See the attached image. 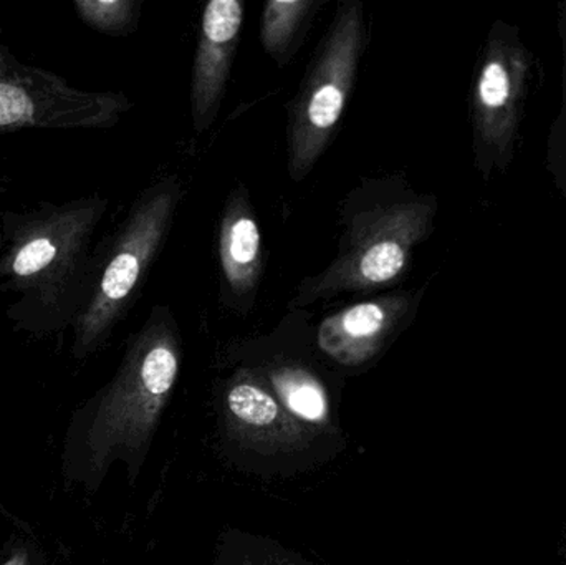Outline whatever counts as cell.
<instances>
[{"mask_svg":"<svg viewBox=\"0 0 566 565\" xmlns=\"http://www.w3.org/2000/svg\"><path fill=\"white\" fill-rule=\"evenodd\" d=\"M221 301L226 307L249 314L258 301L264 271L261 226L245 185L226 199L218 229Z\"/></svg>","mask_w":566,"mask_h":565,"instance_id":"cell-9","label":"cell"},{"mask_svg":"<svg viewBox=\"0 0 566 565\" xmlns=\"http://www.w3.org/2000/svg\"><path fill=\"white\" fill-rule=\"evenodd\" d=\"M412 308L411 292L375 295L323 318L316 328V344L336 364L358 367L395 341Z\"/></svg>","mask_w":566,"mask_h":565,"instance_id":"cell-7","label":"cell"},{"mask_svg":"<svg viewBox=\"0 0 566 565\" xmlns=\"http://www.w3.org/2000/svg\"><path fill=\"white\" fill-rule=\"evenodd\" d=\"M368 45L361 0H342L289 103V175L300 182L335 139Z\"/></svg>","mask_w":566,"mask_h":565,"instance_id":"cell-5","label":"cell"},{"mask_svg":"<svg viewBox=\"0 0 566 565\" xmlns=\"http://www.w3.org/2000/svg\"><path fill=\"white\" fill-rule=\"evenodd\" d=\"M80 19L106 35H129L138 29L142 2L136 0H76Z\"/></svg>","mask_w":566,"mask_h":565,"instance_id":"cell-13","label":"cell"},{"mask_svg":"<svg viewBox=\"0 0 566 565\" xmlns=\"http://www.w3.org/2000/svg\"><path fill=\"white\" fill-rule=\"evenodd\" d=\"M0 565H29V556H27L25 551H19V553L13 554L10 559Z\"/></svg>","mask_w":566,"mask_h":565,"instance_id":"cell-15","label":"cell"},{"mask_svg":"<svg viewBox=\"0 0 566 565\" xmlns=\"http://www.w3.org/2000/svg\"><path fill=\"white\" fill-rule=\"evenodd\" d=\"M129 108L123 93L73 88L62 76L20 62L0 42V136L32 128H112Z\"/></svg>","mask_w":566,"mask_h":565,"instance_id":"cell-6","label":"cell"},{"mask_svg":"<svg viewBox=\"0 0 566 565\" xmlns=\"http://www.w3.org/2000/svg\"><path fill=\"white\" fill-rule=\"evenodd\" d=\"M432 209L395 175L365 179L339 209L342 234L335 259L303 279L290 311H305L345 294L388 291L411 265L412 251L428 234Z\"/></svg>","mask_w":566,"mask_h":565,"instance_id":"cell-2","label":"cell"},{"mask_svg":"<svg viewBox=\"0 0 566 565\" xmlns=\"http://www.w3.org/2000/svg\"><path fill=\"white\" fill-rule=\"evenodd\" d=\"M181 365V342L171 308L156 305L133 335L115 378L76 418L69 453L78 458L76 477H102L112 461L138 454L165 410ZM70 464V463H69Z\"/></svg>","mask_w":566,"mask_h":565,"instance_id":"cell-3","label":"cell"},{"mask_svg":"<svg viewBox=\"0 0 566 565\" xmlns=\"http://www.w3.org/2000/svg\"><path fill=\"white\" fill-rule=\"evenodd\" d=\"M232 420L259 440H285L293 430L281 401L251 372L235 375L226 395Z\"/></svg>","mask_w":566,"mask_h":565,"instance_id":"cell-10","label":"cell"},{"mask_svg":"<svg viewBox=\"0 0 566 565\" xmlns=\"http://www.w3.org/2000/svg\"><path fill=\"white\" fill-rule=\"evenodd\" d=\"M511 92L507 72L501 63H489L479 80V98L489 108L504 105Z\"/></svg>","mask_w":566,"mask_h":565,"instance_id":"cell-14","label":"cell"},{"mask_svg":"<svg viewBox=\"0 0 566 565\" xmlns=\"http://www.w3.org/2000/svg\"><path fill=\"white\" fill-rule=\"evenodd\" d=\"M322 0H269L262 12L261 43L265 53L286 66L305 42Z\"/></svg>","mask_w":566,"mask_h":565,"instance_id":"cell-11","label":"cell"},{"mask_svg":"<svg viewBox=\"0 0 566 565\" xmlns=\"http://www.w3.org/2000/svg\"><path fill=\"white\" fill-rule=\"evenodd\" d=\"M106 209L108 199L92 195L3 216L0 291L19 295L9 315L20 327H72L95 279L98 251L93 252V236Z\"/></svg>","mask_w":566,"mask_h":565,"instance_id":"cell-1","label":"cell"},{"mask_svg":"<svg viewBox=\"0 0 566 565\" xmlns=\"http://www.w3.org/2000/svg\"><path fill=\"white\" fill-rule=\"evenodd\" d=\"M185 185L166 176L142 192L112 241L98 251L88 301L73 321V355L78 360L98 350L125 318L166 244Z\"/></svg>","mask_w":566,"mask_h":565,"instance_id":"cell-4","label":"cell"},{"mask_svg":"<svg viewBox=\"0 0 566 565\" xmlns=\"http://www.w3.org/2000/svg\"><path fill=\"white\" fill-rule=\"evenodd\" d=\"M245 10L239 0H211L202 10L191 73V118L206 133L218 118L241 42Z\"/></svg>","mask_w":566,"mask_h":565,"instance_id":"cell-8","label":"cell"},{"mask_svg":"<svg viewBox=\"0 0 566 565\" xmlns=\"http://www.w3.org/2000/svg\"><path fill=\"white\" fill-rule=\"evenodd\" d=\"M269 380L275 397L293 417L313 425L328 420V397L315 375L296 365H277L269 372Z\"/></svg>","mask_w":566,"mask_h":565,"instance_id":"cell-12","label":"cell"}]
</instances>
